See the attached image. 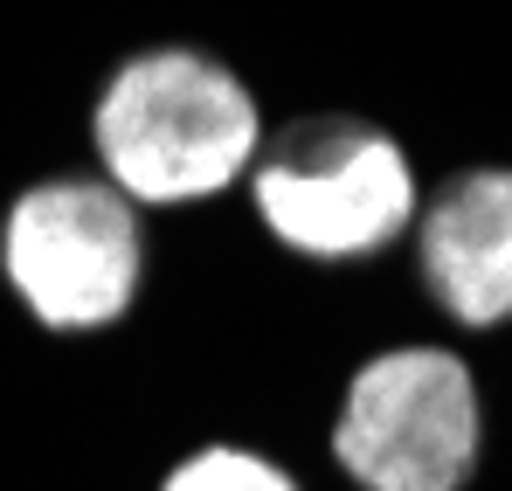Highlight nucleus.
I'll return each mask as SVG.
<instances>
[{"instance_id":"nucleus-5","label":"nucleus","mask_w":512,"mask_h":491,"mask_svg":"<svg viewBox=\"0 0 512 491\" xmlns=\"http://www.w3.org/2000/svg\"><path fill=\"white\" fill-rule=\"evenodd\" d=\"M416 270L457 326L512 319V173H457L423 208Z\"/></svg>"},{"instance_id":"nucleus-4","label":"nucleus","mask_w":512,"mask_h":491,"mask_svg":"<svg viewBox=\"0 0 512 491\" xmlns=\"http://www.w3.org/2000/svg\"><path fill=\"white\" fill-rule=\"evenodd\" d=\"M0 263L42 326L84 332L132 312L146 277V236L111 180H42L7 208Z\"/></svg>"},{"instance_id":"nucleus-1","label":"nucleus","mask_w":512,"mask_h":491,"mask_svg":"<svg viewBox=\"0 0 512 491\" xmlns=\"http://www.w3.org/2000/svg\"><path fill=\"white\" fill-rule=\"evenodd\" d=\"M97 153L125 201H201L243 180L263 146L256 97L201 49H146L97 97Z\"/></svg>"},{"instance_id":"nucleus-6","label":"nucleus","mask_w":512,"mask_h":491,"mask_svg":"<svg viewBox=\"0 0 512 491\" xmlns=\"http://www.w3.org/2000/svg\"><path fill=\"white\" fill-rule=\"evenodd\" d=\"M160 491H298V478L256 450H236V443H201L194 457H180Z\"/></svg>"},{"instance_id":"nucleus-2","label":"nucleus","mask_w":512,"mask_h":491,"mask_svg":"<svg viewBox=\"0 0 512 491\" xmlns=\"http://www.w3.org/2000/svg\"><path fill=\"white\" fill-rule=\"evenodd\" d=\"M263 229L298 256H367L416 222V173L402 146L360 118H298L250 160Z\"/></svg>"},{"instance_id":"nucleus-3","label":"nucleus","mask_w":512,"mask_h":491,"mask_svg":"<svg viewBox=\"0 0 512 491\" xmlns=\"http://www.w3.org/2000/svg\"><path fill=\"white\" fill-rule=\"evenodd\" d=\"M485 450L478 381L443 346H395L346 381L333 457L360 491H464Z\"/></svg>"}]
</instances>
